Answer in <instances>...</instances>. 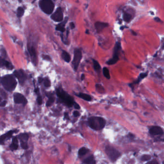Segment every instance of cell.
<instances>
[{"label":"cell","mask_w":164,"mask_h":164,"mask_svg":"<svg viewBox=\"0 0 164 164\" xmlns=\"http://www.w3.org/2000/svg\"><path fill=\"white\" fill-rule=\"evenodd\" d=\"M88 125L92 129L99 130L103 129L106 124L105 120L100 117H91L88 119Z\"/></svg>","instance_id":"obj_1"},{"label":"cell","mask_w":164,"mask_h":164,"mask_svg":"<svg viewBox=\"0 0 164 164\" xmlns=\"http://www.w3.org/2000/svg\"><path fill=\"white\" fill-rule=\"evenodd\" d=\"M0 82L2 83L4 88L9 91H12L16 88L17 83L12 75H6L0 78Z\"/></svg>","instance_id":"obj_2"},{"label":"cell","mask_w":164,"mask_h":164,"mask_svg":"<svg viewBox=\"0 0 164 164\" xmlns=\"http://www.w3.org/2000/svg\"><path fill=\"white\" fill-rule=\"evenodd\" d=\"M56 95L61 101L67 106L69 107L73 106L75 102L74 98L66 92L64 91L63 89L61 88H57L56 89Z\"/></svg>","instance_id":"obj_3"},{"label":"cell","mask_w":164,"mask_h":164,"mask_svg":"<svg viewBox=\"0 0 164 164\" xmlns=\"http://www.w3.org/2000/svg\"><path fill=\"white\" fill-rule=\"evenodd\" d=\"M39 6L42 11L47 15H51L53 11L54 4L52 0H40Z\"/></svg>","instance_id":"obj_4"},{"label":"cell","mask_w":164,"mask_h":164,"mask_svg":"<svg viewBox=\"0 0 164 164\" xmlns=\"http://www.w3.org/2000/svg\"><path fill=\"white\" fill-rule=\"evenodd\" d=\"M82 52L80 49H75L74 51V58L72 61V65L75 71L77 70L82 59Z\"/></svg>","instance_id":"obj_5"},{"label":"cell","mask_w":164,"mask_h":164,"mask_svg":"<svg viewBox=\"0 0 164 164\" xmlns=\"http://www.w3.org/2000/svg\"><path fill=\"white\" fill-rule=\"evenodd\" d=\"M106 154L112 161H116L120 156V153L114 147L110 146H107L105 149Z\"/></svg>","instance_id":"obj_6"},{"label":"cell","mask_w":164,"mask_h":164,"mask_svg":"<svg viewBox=\"0 0 164 164\" xmlns=\"http://www.w3.org/2000/svg\"><path fill=\"white\" fill-rule=\"evenodd\" d=\"M121 44L120 43L117 42L116 44V45L114 48V55L113 57L108 61L106 63L108 65H113L116 64L119 60V52L120 50H121Z\"/></svg>","instance_id":"obj_7"},{"label":"cell","mask_w":164,"mask_h":164,"mask_svg":"<svg viewBox=\"0 0 164 164\" xmlns=\"http://www.w3.org/2000/svg\"><path fill=\"white\" fill-rule=\"evenodd\" d=\"M51 19L56 22H60L63 20V13L61 7H58L52 15L51 16Z\"/></svg>","instance_id":"obj_8"},{"label":"cell","mask_w":164,"mask_h":164,"mask_svg":"<svg viewBox=\"0 0 164 164\" xmlns=\"http://www.w3.org/2000/svg\"><path fill=\"white\" fill-rule=\"evenodd\" d=\"M14 101L16 104H22L23 105H26L28 101L25 96L20 93H15L14 95Z\"/></svg>","instance_id":"obj_9"},{"label":"cell","mask_w":164,"mask_h":164,"mask_svg":"<svg viewBox=\"0 0 164 164\" xmlns=\"http://www.w3.org/2000/svg\"><path fill=\"white\" fill-rule=\"evenodd\" d=\"M149 133L152 135H162L164 134L162 128L157 126L151 127L149 130Z\"/></svg>","instance_id":"obj_10"},{"label":"cell","mask_w":164,"mask_h":164,"mask_svg":"<svg viewBox=\"0 0 164 164\" xmlns=\"http://www.w3.org/2000/svg\"><path fill=\"white\" fill-rule=\"evenodd\" d=\"M14 74L18 79L20 83H23L26 79V76L24 73L21 70L15 71L14 72Z\"/></svg>","instance_id":"obj_11"},{"label":"cell","mask_w":164,"mask_h":164,"mask_svg":"<svg viewBox=\"0 0 164 164\" xmlns=\"http://www.w3.org/2000/svg\"><path fill=\"white\" fill-rule=\"evenodd\" d=\"M109 24L105 22H97L95 24V27L98 33L101 32L104 28L108 27Z\"/></svg>","instance_id":"obj_12"},{"label":"cell","mask_w":164,"mask_h":164,"mask_svg":"<svg viewBox=\"0 0 164 164\" xmlns=\"http://www.w3.org/2000/svg\"><path fill=\"white\" fill-rule=\"evenodd\" d=\"M18 130H10L9 132H7L5 134H4L0 136V144H2L5 140H6L7 138H10L11 137L13 134V133H17Z\"/></svg>","instance_id":"obj_13"},{"label":"cell","mask_w":164,"mask_h":164,"mask_svg":"<svg viewBox=\"0 0 164 164\" xmlns=\"http://www.w3.org/2000/svg\"><path fill=\"white\" fill-rule=\"evenodd\" d=\"M68 17H65L64 21L63 22H62V23L59 24L58 25H57L56 29L57 31H59L61 32L62 33H63L65 31V28H64V27L65 26V24L67 23V22L68 21Z\"/></svg>","instance_id":"obj_14"},{"label":"cell","mask_w":164,"mask_h":164,"mask_svg":"<svg viewBox=\"0 0 164 164\" xmlns=\"http://www.w3.org/2000/svg\"><path fill=\"white\" fill-rule=\"evenodd\" d=\"M18 148V140L16 137H15L13 139L12 143L10 145V148L12 151H15Z\"/></svg>","instance_id":"obj_15"},{"label":"cell","mask_w":164,"mask_h":164,"mask_svg":"<svg viewBox=\"0 0 164 164\" xmlns=\"http://www.w3.org/2000/svg\"><path fill=\"white\" fill-rule=\"evenodd\" d=\"M6 66L9 69H13V65L8 61L0 57V66Z\"/></svg>","instance_id":"obj_16"},{"label":"cell","mask_w":164,"mask_h":164,"mask_svg":"<svg viewBox=\"0 0 164 164\" xmlns=\"http://www.w3.org/2000/svg\"><path fill=\"white\" fill-rule=\"evenodd\" d=\"M18 138L20 139V143H27V141L28 139V135L26 133H21L18 135Z\"/></svg>","instance_id":"obj_17"},{"label":"cell","mask_w":164,"mask_h":164,"mask_svg":"<svg viewBox=\"0 0 164 164\" xmlns=\"http://www.w3.org/2000/svg\"><path fill=\"white\" fill-rule=\"evenodd\" d=\"M76 95L82 98V99H84L85 101H90L92 100V97L91 96L89 95L84 93H80L78 94H76Z\"/></svg>","instance_id":"obj_18"},{"label":"cell","mask_w":164,"mask_h":164,"mask_svg":"<svg viewBox=\"0 0 164 164\" xmlns=\"http://www.w3.org/2000/svg\"><path fill=\"white\" fill-rule=\"evenodd\" d=\"M62 56L64 60L68 63H69L71 61V57L68 53L66 52L65 51H63Z\"/></svg>","instance_id":"obj_19"},{"label":"cell","mask_w":164,"mask_h":164,"mask_svg":"<svg viewBox=\"0 0 164 164\" xmlns=\"http://www.w3.org/2000/svg\"><path fill=\"white\" fill-rule=\"evenodd\" d=\"M83 163L85 164H95L96 162L93 156H91L83 160Z\"/></svg>","instance_id":"obj_20"},{"label":"cell","mask_w":164,"mask_h":164,"mask_svg":"<svg viewBox=\"0 0 164 164\" xmlns=\"http://www.w3.org/2000/svg\"><path fill=\"white\" fill-rule=\"evenodd\" d=\"M132 15H131L130 14L124 12L123 14V19L124 21H125L127 23H128L129 22L132 20Z\"/></svg>","instance_id":"obj_21"},{"label":"cell","mask_w":164,"mask_h":164,"mask_svg":"<svg viewBox=\"0 0 164 164\" xmlns=\"http://www.w3.org/2000/svg\"><path fill=\"white\" fill-rule=\"evenodd\" d=\"M147 75H148V72H144V73H140V76H139V77H138V79H137L136 81L134 82L132 84L133 85V84H138L140 82V81L142 79H143L145 77H146V76H147Z\"/></svg>","instance_id":"obj_22"},{"label":"cell","mask_w":164,"mask_h":164,"mask_svg":"<svg viewBox=\"0 0 164 164\" xmlns=\"http://www.w3.org/2000/svg\"><path fill=\"white\" fill-rule=\"evenodd\" d=\"M89 151V150L88 149H87L86 148L83 147L79 150L78 152V154L80 156H83L86 155L87 153H88Z\"/></svg>","instance_id":"obj_23"},{"label":"cell","mask_w":164,"mask_h":164,"mask_svg":"<svg viewBox=\"0 0 164 164\" xmlns=\"http://www.w3.org/2000/svg\"><path fill=\"white\" fill-rule=\"evenodd\" d=\"M47 96L49 97V99L48 101L46 103V106L47 107H50L51 106L54 102V100L55 98L52 96V94H50V95H47Z\"/></svg>","instance_id":"obj_24"},{"label":"cell","mask_w":164,"mask_h":164,"mask_svg":"<svg viewBox=\"0 0 164 164\" xmlns=\"http://www.w3.org/2000/svg\"><path fill=\"white\" fill-rule=\"evenodd\" d=\"M103 72L104 75V77L106 78H107L108 79H109L110 78V72H109V71L107 68L104 67V68L103 69Z\"/></svg>","instance_id":"obj_25"},{"label":"cell","mask_w":164,"mask_h":164,"mask_svg":"<svg viewBox=\"0 0 164 164\" xmlns=\"http://www.w3.org/2000/svg\"><path fill=\"white\" fill-rule=\"evenodd\" d=\"M93 64L94 69L96 71L100 70L101 66H100L99 63L97 61H96L95 60H93Z\"/></svg>","instance_id":"obj_26"},{"label":"cell","mask_w":164,"mask_h":164,"mask_svg":"<svg viewBox=\"0 0 164 164\" xmlns=\"http://www.w3.org/2000/svg\"><path fill=\"white\" fill-rule=\"evenodd\" d=\"M28 50L31 57L33 59V60H35V59L36 58V51L34 48L31 47Z\"/></svg>","instance_id":"obj_27"},{"label":"cell","mask_w":164,"mask_h":164,"mask_svg":"<svg viewBox=\"0 0 164 164\" xmlns=\"http://www.w3.org/2000/svg\"><path fill=\"white\" fill-rule=\"evenodd\" d=\"M24 14V9L21 7H19L17 10V16L18 17H21Z\"/></svg>","instance_id":"obj_28"},{"label":"cell","mask_w":164,"mask_h":164,"mask_svg":"<svg viewBox=\"0 0 164 164\" xmlns=\"http://www.w3.org/2000/svg\"><path fill=\"white\" fill-rule=\"evenodd\" d=\"M43 81L44 82V84L45 86H46L47 87L50 86L51 82H50V80L47 78H45L44 79H43Z\"/></svg>","instance_id":"obj_29"},{"label":"cell","mask_w":164,"mask_h":164,"mask_svg":"<svg viewBox=\"0 0 164 164\" xmlns=\"http://www.w3.org/2000/svg\"><path fill=\"white\" fill-rule=\"evenodd\" d=\"M151 158V156L150 155H144L142 156L141 159L142 161H148V160H150Z\"/></svg>","instance_id":"obj_30"},{"label":"cell","mask_w":164,"mask_h":164,"mask_svg":"<svg viewBox=\"0 0 164 164\" xmlns=\"http://www.w3.org/2000/svg\"><path fill=\"white\" fill-rule=\"evenodd\" d=\"M37 102L39 105H41L42 103V99L40 96H39L37 98Z\"/></svg>","instance_id":"obj_31"},{"label":"cell","mask_w":164,"mask_h":164,"mask_svg":"<svg viewBox=\"0 0 164 164\" xmlns=\"http://www.w3.org/2000/svg\"><path fill=\"white\" fill-rule=\"evenodd\" d=\"M146 164H159V163L156 160H153L152 161H151L148 162Z\"/></svg>","instance_id":"obj_32"},{"label":"cell","mask_w":164,"mask_h":164,"mask_svg":"<svg viewBox=\"0 0 164 164\" xmlns=\"http://www.w3.org/2000/svg\"><path fill=\"white\" fill-rule=\"evenodd\" d=\"M74 107V108L75 109H80V105L78 104V103H76V102H74V104H73V105Z\"/></svg>","instance_id":"obj_33"},{"label":"cell","mask_w":164,"mask_h":164,"mask_svg":"<svg viewBox=\"0 0 164 164\" xmlns=\"http://www.w3.org/2000/svg\"><path fill=\"white\" fill-rule=\"evenodd\" d=\"M73 115L75 117H78L80 115V113L78 111H75L73 112Z\"/></svg>","instance_id":"obj_34"},{"label":"cell","mask_w":164,"mask_h":164,"mask_svg":"<svg viewBox=\"0 0 164 164\" xmlns=\"http://www.w3.org/2000/svg\"><path fill=\"white\" fill-rule=\"evenodd\" d=\"M64 118L65 119H68L69 120V115L67 113V112H65L64 113Z\"/></svg>","instance_id":"obj_35"},{"label":"cell","mask_w":164,"mask_h":164,"mask_svg":"<svg viewBox=\"0 0 164 164\" xmlns=\"http://www.w3.org/2000/svg\"><path fill=\"white\" fill-rule=\"evenodd\" d=\"M7 103L6 101H4L0 103V107H4Z\"/></svg>","instance_id":"obj_36"},{"label":"cell","mask_w":164,"mask_h":164,"mask_svg":"<svg viewBox=\"0 0 164 164\" xmlns=\"http://www.w3.org/2000/svg\"><path fill=\"white\" fill-rule=\"evenodd\" d=\"M154 20L156 22H158V23L162 22V21L161 20V19L159 17H155Z\"/></svg>","instance_id":"obj_37"},{"label":"cell","mask_w":164,"mask_h":164,"mask_svg":"<svg viewBox=\"0 0 164 164\" xmlns=\"http://www.w3.org/2000/svg\"><path fill=\"white\" fill-rule=\"evenodd\" d=\"M70 27H71V29H74L75 27V25L74 24V23L73 22H71L70 23Z\"/></svg>","instance_id":"obj_38"},{"label":"cell","mask_w":164,"mask_h":164,"mask_svg":"<svg viewBox=\"0 0 164 164\" xmlns=\"http://www.w3.org/2000/svg\"><path fill=\"white\" fill-rule=\"evenodd\" d=\"M43 58H44V59L47 60H48V61H50V59H51L50 57L48 55H45V56H44V57H43Z\"/></svg>","instance_id":"obj_39"},{"label":"cell","mask_w":164,"mask_h":164,"mask_svg":"<svg viewBox=\"0 0 164 164\" xmlns=\"http://www.w3.org/2000/svg\"><path fill=\"white\" fill-rule=\"evenodd\" d=\"M38 81H39V83H41L43 81V79L42 78H41V77H39V79H38Z\"/></svg>","instance_id":"obj_40"},{"label":"cell","mask_w":164,"mask_h":164,"mask_svg":"<svg viewBox=\"0 0 164 164\" xmlns=\"http://www.w3.org/2000/svg\"><path fill=\"white\" fill-rule=\"evenodd\" d=\"M85 77V74H82L81 75V80L82 81L84 79Z\"/></svg>","instance_id":"obj_41"},{"label":"cell","mask_w":164,"mask_h":164,"mask_svg":"<svg viewBox=\"0 0 164 164\" xmlns=\"http://www.w3.org/2000/svg\"><path fill=\"white\" fill-rule=\"evenodd\" d=\"M34 92H35L36 93H38L39 92V88H37L35 89Z\"/></svg>","instance_id":"obj_42"},{"label":"cell","mask_w":164,"mask_h":164,"mask_svg":"<svg viewBox=\"0 0 164 164\" xmlns=\"http://www.w3.org/2000/svg\"><path fill=\"white\" fill-rule=\"evenodd\" d=\"M132 34H133V35H134V36H136V35H137V34L136 33H135L134 31H132Z\"/></svg>","instance_id":"obj_43"},{"label":"cell","mask_w":164,"mask_h":164,"mask_svg":"<svg viewBox=\"0 0 164 164\" xmlns=\"http://www.w3.org/2000/svg\"><path fill=\"white\" fill-rule=\"evenodd\" d=\"M86 34H89V30H86Z\"/></svg>","instance_id":"obj_44"},{"label":"cell","mask_w":164,"mask_h":164,"mask_svg":"<svg viewBox=\"0 0 164 164\" xmlns=\"http://www.w3.org/2000/svg\"><path fill=\"white\" fill-rule=\"evenodd\" d=\"M18 2L19 3H21L22 2V0H18Z\"/></svg>","instance_id":"obj_45"},{"label":"cell","mask_w":164,"mask_h":164,"mask_svg":"<svg viewBox=\"0 0 164 164\" xmlns=\"http://www.w3.org/2000/svg\"><path fill=\"white\" fill-rule=\"evenodd\" d=\"M36 1V0H34V1L32 2V3H34V2H35Z\"/></svg>","instance_id":"obj_46"},{"label":"cell","mask_w":164,"mask_h":164,"mask_svg":"<svg viewBox=\"0 0 164 164\" xmlns=\"http://www.w3.org/2000/svg\"><path fill=\"white\" fill-rule=\"evenodd\" d=\"M1 99H2V98H1V97H0V102H1Z\"/></svg>","instance_id":"obj_47"}]
</instances>
